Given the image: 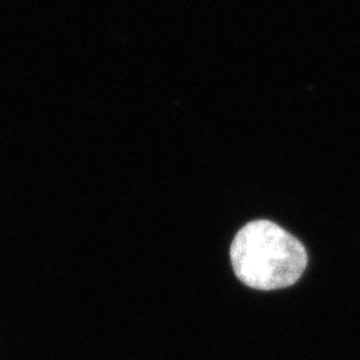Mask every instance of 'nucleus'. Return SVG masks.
I'll use <instances>...</instances> for the list:
<instances>
[{"mask_svg": "<svg viewBox=\"0 0 360 360\" xmlns=\"http://www.w3.org/2000/svg\"><path fill=\"white\" fill-rule=\"evenodd\" d=\"M232 269L245 285L271 291L295 284L307 267V251L275 221L247 223L232 240Z\"/></svg>", "mask_w": 360, "mask_h": 360, "instance_id": "nucleus-1", "label": "nucleus"}]
</instances>
